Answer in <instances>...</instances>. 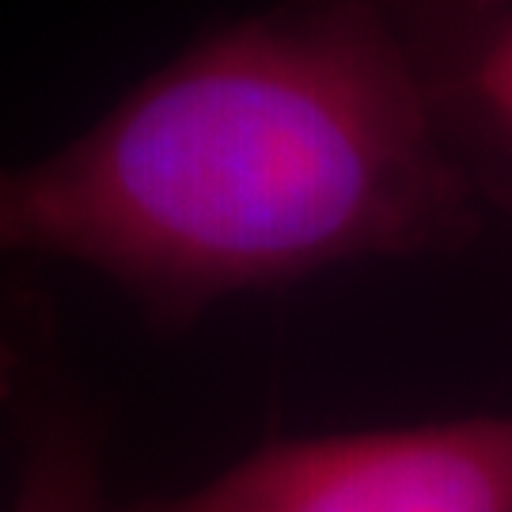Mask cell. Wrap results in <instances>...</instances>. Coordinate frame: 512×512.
<instances>
[{"label":"cell","mask_w":512,"mask_h":512,"mask_svg":"<svg viewBox=\"0 0 512 512\" xmlns=\"http://www.w3.org/2000/svg\"><path fill=\"white\" fill-rule=\"evenodd\" d=\"M482 0H289L148 76L84 137L0 167V255L110 277L156 327L346 262L448 251L490 198L456 110Z\"/></svg>","instance_id":"obj_1"},{"label":"cell","mask_w":512,"mask_h":512,"mask_svg":"<svg viewBox=\"0 0 512 512\" xmlns=\"http://www.w3.org/2000/svg\"><path fill=\"white\" fill-rule=\"evenodd\" d=\"M103 512H512V414L274 440L194 490Z\"/></svg>","instance_id":"obj_2"},{"label":"cell","mask_w":512,"mask_h":512,"mask_svg":"<svg viewBox=\"0 0 512 512\" xmlns=\"http://www.w3.org/2000/svg\"><path fill=\"white\" fill-rule=\"evenodd\" d=\"M456 110L467 145H494L512 167V0H486L456 69Z\"/></svg>","instance_id":"obj_3"},{"label":"cell","mask_w":512,"mask_h":512,"mask_svg":"<svg viewBox=\"0 0 512 512\" xmlns=\"http://www.w3.org/2000/svg\"><path fill=\"white\" fill-rule=\"evenodd\" d=\"M12 512H103L88 418L57 410L31 421Z\"/></svg>","instance_id":"obj_4"},{"label":"cell","mask_w":512,"mask_h":512,"mask_svg":"<svg viewBox=\"0 0 512 512\" xmlns=\"http://www.w3.org/2000/svg\"><path fill=\"white\" fill-rule=\"evenodd\" d=\"M23 380H27V349L0 319V403L16 399Z\"/></svg>","instance_id":"obj_5"},{"label":"cell","mask_w":512,"mask_h":512,"mask_svg":"<svg viewBox=\"0 0 512 512\" xmlns=\"http://www.w3.org/2000/svg\"><path fill=\"white\" fill-rule=\"evenodd\" d=\"M482 183H486V194H490V198H497L501 205H509L512 209V167L494 164L486 175H482Z\"/></svg>","instance_id":"obj_6"}]
</instances>
